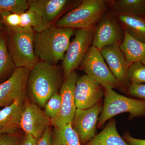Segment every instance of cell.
I'll use <instances>...</instances> for the list:
<instances>
[{
	"instance_id": "cell-26",
	"label": "cell",
	"mask_w": 145,
	"mask_h": 145,
	"mask_svg": "<svg viewBox=\"0 0 145 145\" xmlns=\"http://www.w3.org/2000/svg\"><path fill=\"white\" fill-rule=\"evenodd\" d=\"M61 107V97L59 93H56L47 102L44 111L51 121L58 117L60 113Z\"/></svg>"
},
{
	"instance_id": "cell-2",
	"label": "cell",
	"mask_w": 145,
	"mask_h": 145,
	"mask_svg": "<svg viewBox=\"0 0 145 145\" xmlns=\"http://www.w3.org/2000/svg\"><path fill=\"white\" fill-rule=\"evenodd\" d=\"M74 29L54 25L40 32H35L34 52L39 61L57 65L63 61L70 44Z\"/></svg>"
},
{
	"instance_id": "cell-20",
	"label": "cell",
	"mask_w": 145,
	"mask_h": 145,
	"mask_svg": "<svg viewBox=\"0 0 145 145\" xmlns=\"http://www.w3.org/2000/svg\"><path fill=\"white\" fill-rule=\"evenodd\" d=\"M112 8L117 16L125 15L145 17V0L113 1Z\"/></svg>"
},
{
	"instance_id": "cell-33",
	"label": "cell",
	"mask_w": 145,
	"mask_h": 145,
	"mask_svg": "<svg viewBox=\"0 0 145 145\" xmlns=\"http://www.w3.org/2000/svg\"><path fill=\"white\" fill-rule=\"evenodd\" d=\"M3 24L1 20V18H0V31L2 30L3 28Z\"/></svg>"
},
{
	"instance_id": "cell-27",
	"label": "cell",
	"mask_w": 145,
	"mask_h": 145,
	"mask_svg": "<svg viewBox=\"0 0 145 145\" xmlns=\"http://www.w3.org/2000/svg\"><path fill=\"white\" fill-rule=\"evenodd\" d=\"M0 18L4 25H5L7 28H20V13H5L0 16Z\"/></svg>"
},
{
	"instance_id": "cell-4",
	"label": "cell",
	"mask_w": 145,
	"mask_h": 145,
	"mask_svg": "<svg viewBox=\"0 0 145 145\" xmlns=\"http://www.w3.org/2000/svg\"><path fill=\"white\" fill-rule=\"evenodd\" d=\"M129 113V120L145 117V101L129 98L112 89H104V101L97 127L100 128L112 117L122 113Z\"/></svg>"
},
{
	"instance_id": "cell-16",
	"label": "cell",
	"mask_w": 145,
	"mask_h": 145,
	"mask_svg": "<svg viewBox=\"0 0 145 145\" xmlns=\"http://www.w3.org/2000/svg\"><path fill=\"white\" fill-rule=\"evenodd\" d=\"M25 103L16 100L0 109V135L14 134L21 129V120Z\"/></svg>"
},
{
	"instance_id": "cell-1",
	"label": "cell",
	"mask_w": 145,
	"mask_h": 145,
	"mask_svg": "<svg viewBox=\"0 0 145 145\" xmlns=\"http://www.w3.org/2000/svg\"><path fill=\"white\" fill-rule=\"evenodd\" d=\"M63 79L62 67L39 61L30 71L27 83L29 100L44 108L50 98L59 93Z\"/></svg>"
},
{
	"instance_id": "cell-3",
	"label": "cell",
	"mask_w": 145,
	"mask_h": 145,
	"mask_svg": "<svg viewBox=\"0 0 145 145\" xmlns=\"http://www.w3.org/2000/svg\"><path fill=\"white\" fill-rule=\"evenodd\" d=\"M7 48L16 68L31 71L39 61L34 52L35 31L32 28H6Z\"/></svg>"
},
{
	"instance_id": "cell-23",
	"label": "cell",
	"mask_w": 145,
	"mask_h": 145,
	"mask_svg": "<svg viewBox=\"0 0 145 145\" xmlns=\"http://www.w3.org/2000/svg\"><path fill=\"white\" fill-rule=\"evenodd\" d=\"M28 8L27 0H0V16L5 13H23Z\"/></svg>"
},
{
	"instance_id": "cell-12",
	"label": "cell",
	"mask_w": 145,
	"mask_h": 145,
	"mask_svg": "<svg viewBox=\"0 0 145 145\" xmlns=\"http://www.w3.org/2000/svg\"><path fill=\"white\" fill-rule=\"evenodd\" d=\"M50 125V119L44 111L29 99L27 100L21 123V129L25 133L32 135L39 140Z\"/></svg>"
},
{
	"instance_id": "cell-22",
	"label": "cell",
	"mask_w": 145,
	"mask_h": 145,
	"mask_svg": "<svg viewBox=\"0 0 145 145\" xmlns=\"http://www.w3.org/2000/svg\"><path fill=\"white\" fill-rule=\"evenodd\" d=\"M7 48V34L0 31V81L16 70Z\"/></svg>"
},
{
	"instance_id": "cell-32",
	"label": "cell",
	"mask_w": 145,
	"mask_h": 145,
	"mask_svg": "<svg viewBox=\"0 0 145 145\" xmlns=\"http://www.w3.org/2000/svg\"><path fill=\"white\" fill-rule=\"evenodd\" d=\"M38 141L32 135L25 133L21 138L19 145H37Z\"/></svg>"
},
{
	"instance_id": "cell-30",
	"label": "cell",
	"mask_w": 145,
	"mask_h": 145,
	"mask_svg": "<svg viewBox=\"0 0 145 145\" xmlns=\"http://www.w3.org/2000/svg\"><path fill=\"white\" fill-rule=\"evenodd\" d=\"M37 145H52V131L50 127L48 128L38 141Z\"/></svg>"
},
{
	"instance_id": "cell-25",
	"label": "cell",
	"mask_w": 145,
	"mask_h": 145,
	"mask_svg": "<svg viewBox=\"0 0 145 145\" xmlns=\"http://www.w3.org/2000/svg\"><path fill=\"white\" fill-rule=\"evenodd\" d=\"M20 28H32L35 32H38L41 25V20L36 13L28 9L20 13Z\"/></svg>"
},
{
	"instance_id": "cell-6",
	"label": "cell",
	"mask_w": 145,
	"mask_h": 145,
	"mask_svg": "<svg viewBox=\"0 0 145 145\" xmlns=\"http://www.w3.org/2000/svg\"><path fill=\"white\" fill-rule=\"evenodd\" d=\"M79 67L104 89L121 90L118 81L105 62L100 50L93 46L89 47Z\"/></svg>"
},
{
	"instance_id": "cell-11",
	"label": "cell",
	"mask_w": 145,
	"mask_h": 145,
	"mask_svg": "<svg viewBox=\"0 0 145 145\" xmlns=\"http://www.w3.org/2000/svg\"><path fill=\"white\" fill-rule=\"evenodd\" d=\"M74 97L76 108L86 109L102 102L104 88L86 75L78 78L75 84Z\"/></svg>"
},
{
	"instance_id": "cell-17",
	"label": "cell",
	"mask_w": 145,
	"mask_h": 145,
	"mask_svg": "<svg viewBox=\"0 0 145 145\" xmlns=\"http://www.w3.org/2000/svg\"><path fill=\"white\" fill-rule=\"evenodd\" d=\"M119 46L129 65L138 61L145 65V42L134 39L124 29L123 39Z\"/></svg>"
},
{
	"instance_id": "cell-5",
	"label": "cell",
	"mask_w": 145,
	"mask_h": 145,
	"mask_svg": "<svg viewBox=\"0 0 145 145\" xmlns=\"http://www.w3.org/2000/svg\"><path fill=\"white\" fill-rule=\"evenodd\" d=\"M106 9V2L103 0L83 1L78 7L59 19L54 26L73 29H93Z\"/></svg>"
},
{
	"instance_id": "cell-10",
	"label": "cell",
	"mask_w": 145,
	"mask_h": 145,
	"mask_svg": "<svg viewBox=\"0 0 145 145\" xmlns=\"http://www.w3.org/2000/svg\"><path fill=\"white\" fill-rule=\"evenodd\" d=\"M78 78L75 70L71 72L64 79L59 92L61 97V110L58 117L51 121V125L59 127L71 123L77 109L75 106L74 91Z\"/></svg>"
},
{
	"instance_id": "cell-24",
	"label": "cell",
	"mask_w": 145,
	"mask_h": 145,
	"mask_svg": "<svg viewBox=\"0 0 145 145\" xmlns=\"http://www.w3.org/2000/svg\"><path fill=\"white\" fill-rule=\"evenodd\" d=\"M127 78L130 84H145V65L140 61L130 65Z\"/></svg>"
},
{
	"instance_id": "cell-7",
	"label": "cell",
	"mask_w": 145,
	"mask_h": 145,
	"mask_svg": "<svg viewBox=\"0 0 145 145\" xmlns=\"http://www.w3.org/2000/svg\"><path fill=\"white\" fill-rule=\"evenodd\" d=\"M93 29H77L75 37L70 43L63 60L64 79L79 67L92 43Z\"/></svg>"
},
{
	"instance_id": "cell-15",
	"label": "cell",
	"mask_w": 145,
	"mask_h": 145,
	"mask_svg": "<svg viewBox=\"0 0 145 145\" xmlns=\"http://www.w3.org/2000/svg\"><path fill=\"white\" fill-rule=\"evenodd\" d=\"M120 27L112 16H103L94 28L92 45L99 50L105 47L119 44Z\"/></svg>"
},
{
	"instance_id": "cell-19",
	"label": "cell",
	"mask_w": 145,
	"mask_h": 145,
	"mask_svg": "<svg viewBox=\"0 0 145 145\" xmlns=\"http://www.w3.org/2000/svg\"><path fill=\"white\" fill-rule=\"evenodd\" d=\"M117 16L124 29L134 39L145 42V17L125 15Z\"/></svg>"
},
{
	"instance_id": "cell-13",
	"label": "cell",
	"mask_w": 145,
	"mask_h": 145,
	"mask_svg": "<svg viewBox=\"0 0 145 145\" xmlns=\"http://www.w3.org/2000/svg\"><path fill=\"white\" fill-rule=\"evenodd\" d=\"M69 3L70 1L67 0H29L28 9L36 13L40 18L41 25L38 32L54 25L55 21H58Z\"/></svg>"
},
{
	"instance_id": "cell-14",
	"label": "cell",
	"mask_w": 145,
	"mask_h": 145,
	"mask_svg": "<svg viewBox=\"0 0 145 145\" xmlns=\"http://www.w3.org/2000/svg\"><path fill=\"white\" fill-rule=\"evenodd\" d=\"M120 44L104 47L100 50L106 61L110 70L118 81L121 90L126 93L130 84L127 78L128 65L124 54L119 46Z\"/></svg>"
},
{
	"instance_id": "cell-18",
	"label": "cell",
	"mask_w": 145,
	"mask_h": 145,
	"mask_svg": "<svg viewBox=\"0 0 145 145\" xmlns=\"http://www.w3.org/2000/svg\"><path fill=\"white\" fill-rule=\"evenodd\" d=\"M85 145H129L119 133L116 119H110L103 129Z\"/></svg>"
},
{
	"instance_id": "cell-8",
	"label": "cell",
	"mask_w": 145,
	"mask_h": 145,
	"mask_svg": "<svg viewBox=\"0 0 145 145\" xmlns=\"http://www.w3.org/2000/svg\"><path fill=\"white\" fill-rule=\"evenodd\" d=\"M30 72L27 69L17 68L7 80L0 83V108L16 100L25 103L29 99L26 86Z\"/></svg>"
},
{
	"instance_id": "cell-9",
	"label": "cell",
	"mask_w": 145,
	"mask_h": 145,
	"mask_svg": "<svg viewBox=\"0 0 145 145\" xmlns=\"http://www.w3.org/2000/svg\"><path fill=\"white\" fill-rule=\"evenodd\" d=\"M103 104L101 102L86 109H76L71 126L78 134L81 144L85 145L95 137L99 114Z\"/></svg>"
},
{
	"instance_id": "cell-29",
	"label": "cell",
	"mask_w": 145,
	"mask_h": 145,
	"mask_svg": "<svg viewBox=\"0 0 145 145\" xmlns=\"http://www.w3.org/2000/svg\"><path fill=\"white\" fill-rule=\"evenodd\" d=\"M22 135L20 132L0 135V145H19Z\"/></svg>"
},
{
	"instance_id": "cell-21",
	"label": "cell",
	"mask_w": 145,
	"mask_h": 145,
	"mask_svg": "<svg viewBox=\"0 0 145 145\" xmlns=\"http://www.w3.org/2000/svg\"><path fill=\"white\" fill-rule=\"evenodd\" d=\"M52 145H82L71 123L54 127L52 131Z\"/></svg>"
},
{
	"instance_id": "cell-31",
	"label": "cell",
	"mask_w": 145,
	"mask_h": 145,
	"mask_svg": "<svg viewBox=\"0 0 145 145\" xmlns=\"http://www.w3.org/2000/svg\"><path fill=\"white\" fill-rule=\"evenodd\" d=\"M123 138L129 145H145V139H140L133 137L128 131L123 134Z\"/></svg>"
},
{
	"instance_id": "cell-28",
	"label": "cell",
	"mask_w": 145,
	"mask_h": 145,
	"mask_svg": "<svg viewBox=\"0 0 145 145\" xmlns=\"http://www.w3.org/2000/svg\"><path fill=\"white\" fill-rule=\"evenodd\" d=\"M126 93L135 99L145 101V84H130Z\"/></svg>"
}]
</instances>
